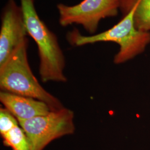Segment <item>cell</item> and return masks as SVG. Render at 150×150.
Here are the masks:
<instances>
[{"label": "cell", "instance_id": "obj_1", "mask_svg": "<svg viewBox=\"0 0 150 150\" xmlns=\"http://www.w3.org/2000/svg\"><path fill=\"white\" fill-rule=\"evenodd\" d=\"M24 20L29 35L38 46L40 57L39 72L43 82H65V58L56 35L41 20L33 0H20Z\"/></svg>", "mask_w": 150, "mask_h": 150}, {"label": "cell", "instance_id": "obj_2", "mask_svg": "<svg viewBox=\"0 0 150 150\" xmlns=\"http://www.w3.org/2000/svg\"><path fill=\"white\" fill-rule=\"evenodd\" d=\"M27 47L26 38L0 66L1 90L43 101L52 111L64 108L59 100L46 91L32 73L27 59Z\"/></svg>", "mask_w": 150, "mask_h": 150}, {"label": "cell", "instance_id": "obj_3", "mask_svg": "<svg viewBox=\"0 0 150 150\" xmlns=\"http://www.w3.org/2000/svg\"><path fill=\"white\" fill-rule=\"evenodd\" d=\"M138 1L120 21L109 30L96 35L83 36L75 29L67 33L68 41L75 46L99 42H115L120 46V50L114 57L115 64H123L134 59L142 54L150 43V32L139 31L134 25V12Z\"/></svg>", "mask_w": 150, "mask_h": 150}, {"label": "cell", "instance_id": "obj_4", "mask_svg": "<svg viewBox=\"0 0 150 150\" xmlns=\"http://www.w3.org/2000/svg\"><path fill=\"white\" fill-rule=\"evenodd\" d=\"M74 112L64 107L48 114L19 121L31 150H43L54 139L75 132Z\"/></svg>", "mask_w": 150, "mask_h": 150}, {"label": "cell", "instance_id": "obj_5", "mask_svg": "<svg viewBox=\"0 0 150 150\" xmlns=\"http://www.w3.org/2000/svg\"><path fill=\"white\" fill-rule=\"evenodd\" d=\"M57 7L59 24L62 26L79 24L86 31L93 34L102 19L117 15L121 0H83L72 6L59 4Z\"/></svg>", "mask_w": 150, "mask_h": 150}, {"label": "cell", "instance_id": "obj_6", "mask_svg": "<svg viewBox=\"0 0 150 150\" xmlns=\"http://www.w3.org/2000/svg\"><path fill=\"white\" fill-rule=\"evenodd\" d=\"M28 35L21 6L8 0L3 9L0 30V66L9 59Z\"/></svg>", "mask_w": 150, "mask_h": 150}, {"label": "cell", "instance_id": "obj_7", "mask_svg": "<svg viewBox=\"0 0 150 150\" xmlns=\"http://www.w3.org/2000/svg\"><path fill=\"white\" fill-rule=\"evenodd\" d=\"M0 101L18 122L45 115L52 111L43 101L5 91L0 92Z\"/></svg>", "mask_w": 150, "mask_h": 150}, {"label": "cell", "instance_id": "obj_8", "mask_svg": "<svg viewBox=\"0 0 150 150\" xmlns=\"http://www.w3.org/2000/svg\"><path fill=\"white\" fill-rule=\"evenodd\" d=\"M4 144L12 150H31L27 136L20 126H17L1 136Z\"/></svg>", "mask_w": 150, "mask_h": 150}, {"label": "cell", "instance_id": "obj_9", "mask_svg": "<svg viewBox=\"0 0 150 150\" xmlns=\"http://www.w3.org/2000/svg\"><path fill=\"white\" fill-rule=\"evenodd\" d=\"M134 25L139 31H150V0H139L134 15Z\"/></svg>", "mask_w": 150, "mask_h": 150}, {"label": "cell", "instance_id": "obj_10", "mask_svg": "<svg viewBox=\"0 0 150 150\" xmlns=\"http://www.w3.org/2000/svg\"><path fill=\"white\" fill-rule=\"evenodd\" d=\"M17 118L5 107L0 108V134L2 136L17 126Z\"/></svg>", "mask_w": 150, "mask_h": 150}, {"label": "cell", "instance_id": "obj_11", "mask_svg": "<svg viewBox=\"0 0 150 150\" xmlns=\"http://www.w3.org/2000/svg\"><path fill=\"white\" fill-rule=\"evenodd\" d=\"M138 0H121L120 10L125 16L134 7Z\"/></svg>", "mask_w": 150, "mask_h": 150}]
</instances>
